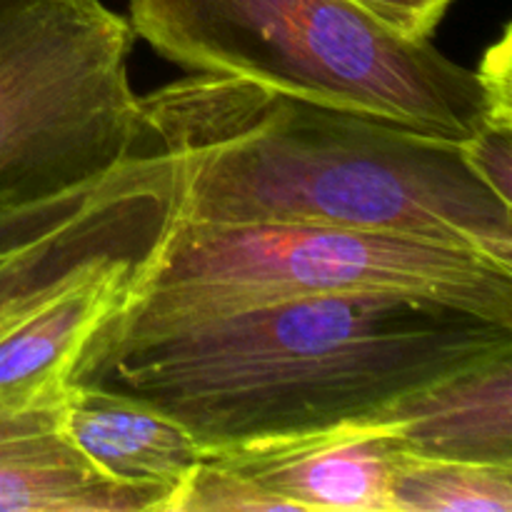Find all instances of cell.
Here are the masks:
<instances>
[{
  "label": "cell",
  "instance_id": "1",
  "mask_svg": "<svg viewBox=\"0 0 512 512\" xmlns=\"http://www.w3.org/2000/svg\"><path fill=\"white\" fill-rule=\"evenodd\" d=\"M512 350L498 320L398 295H323L98 328L70 385L130 395L205 450L378 415L445 375Z\"/></svg>",
  "mask_w": 512,
  "mask_h": 512
},
{
  "label": "cell",
  "instance_id": "2",
  "mask_svg": "<svg viewBox=\"0 0 512 512\" xmlns=\"http://www.w3.org/2000/svg\"><path fill=\"white\" fill-rule=\"evenodd\" d=\"M145 145L183 160L178 223H305L473 250L512 268V205L458 143L233 75L138 95Z\"/></svg>",
  "mask_w": 512,
  "mask_h": 512
},
{
  "label": "cell",
  "instance_id": "3",
  "mask_svg": "<svg viewBox=\"0 0 512 512\" xmlns=\"http://www.w3.org/2000/svg\"><path fill=\"white\" fill-rule=\"evenodd\" d=\"M128 23L185 73L253 80L448 143L488 118L473 68L353 0H128Z\"/></svg>",
  "mask_w": 512,
  "mask_h": 512
},
{
  "label": "cell",
  "instance_id": "4",
  "mask_svg": "<svg viewBox=\"0 0 512 512\" xmlns=\"http://www.w3.org/2000/svg\"><path fill=\"white\" fill-rule=\"evenodd\" d=\"M323 295H398L512 328V268L473 250L338 225L178 220L100 328Z\"/></svg>",
  "mask_w": 512,
  "mask_h": 512
},
{
  "label": "cell",
  "instance_id": "5",
  "mask_svg": "<svg viewBox=\"0 0 512 512\" xmlns=\"http://www.w3.org/2000/svg\"><path fill=\"white\" fill-rule=\"evenodd\" d=\"M135 35L100 0H0V205L45 198L145 148Z\"/></svg>",
  "mask_w": 512,
  "mask_h": 512
},
{
  "label": "cell",
  "instance_id": "6",
  "mask_svg": "<svg viewBox=\"0 0 512 512\" xmlns=\"http://www.w3.org/2000/svg\"><path fill=\"white\" fill-rule=\"evenodd\" d=\"M183 160L140 150L45 198L0 205V333L55 295L153 260L178 215Z\"/></svg>",
  "mask_w": 512,
  "mask_h": 512
},
{
  "label": "cell",
  "instance_id": "7",
  "mask_svg": "<svg viewBox=\"0 0 512 512\" xmlns=\"http://www.w3.org/2000/svg\"><path fill=\"white\" fill-rule=\"evenodd\" d=\"M398 450L395 423L378 413L210 455L278 495L290 510L388 512L390 470Z\"/></svg>",
  "mask_w": 512,
  "mask_h": 512
},
{
  "label": "cell",
  "instance_id": "8",
  "mask_svg": "<svg viewBox=\"0 0 512 512\" xmlns=\"http://www.w3.org/2000/svg\"><path fill=\"white\" fill-rule=\"evenodd\" d=\"M63 400L0 408V512H165L173 490L118 483L75 448Z\"/></svg>",
  "mask_w": 512,
  "mask_h": 512
},
{
  "label": "cell",
  "instance_id": "9",
  "mask_svg": "<svg viewBox=\"0 0 512 512\" xmlns=\"http://www.w3.org/2000/svg\"><path fill=\"white\" fill-rule=\"evenodd\" d=\"M415 455L512 468V350L445 375L385 410Z\"/></svg>",
  "mask_w": 512,
  "mask_h": 512
},
{
  "label": "cell",
  "instance_id": "10",
  "mask_svg": "<svg viewBox=\"0 0 512 512\" xmlns=\"http://www.w3.org/2000/svg\"><path fill=\"white\" fill-rule=\"evenodd\" d=\"M145 265L95 275L8 325L0 333V408L63 400L85 343L123 305Z\"/></svg>",
  "mask_w": 512,
  "mask_h": 512
},
{
  "label": "cell",
  "instance_id": "11",
  "mask_svg": "<svg viewBox=\"0 0 512 512\" xmlns=\"http://www.w3.org/2000/svg\"><path fill=\"white\" fill-rule=\"evenodd\" d=\"M63 430L100 473L128 485L175 490L208 458L205 445L163 410L93 385H70Z\"/></svg>",
  "mask_w": 512,
  "mask_h": 512
},
{
  "label": "cell",
  "instance_id": "12",
  "mask_svg": "<svg viewBox=\"0 0 512 512\" xmlns=\"http://www.w3.org/2000/svg\"><path fill=\"white\" fill-rule=\"evenodd\" d=\"M388 512H512V468L400 448L390 470Z\"/></svg>",
  "mask_w": 512,
  "mask_h": 512
},
{
  "label": "cell",
  "instance_id": "13",
  "mask_svg": "<svg viewBox=\"0 0 512 512\" xmlns=\"http://www.w3.org/2000/svg\"><path fill=\"white\" fill-rule=\"evenodd\" d=\"M290 510L285 500L260 488L255 480L223 460L195 465L170 495L165 512H273Z\"/></svg>",
  "mask_w": 512,
  "mask_h": 512
},
{
  "label": "cell",
  "instance_id": "14",
  "mask_svg": "<svg viewBox=\"0 0 512 512\" xmlns=\"http://www.w3.org/2000/svg\"><path fill=\"white\" fill-rule=\"evenodd\" d=\"M465 160L488 188L512 205V123L485 120L478 133L460 145Z\"/></svg>",
  "mask_w": 512,
  "mask_h": 512
},
{
  "label": "cell",
  "instance_id": "15",
  "mask_svg": "<svg viewBox=\"0 0 512 512\" xmlns=\"http://www.w3.org/2000/svg\"><path fill=\"white\" fill-rule=\"evenodd\" d=\"M408 38H430L453 0H353Z\"/></svg>",
  "mask_w": 512,
  "mask_h": 512
},
{
  "label": "cell",
  "instance_id": "16",
  "mask_svg": "<svg viewBox=\"0 0 512 512\" xmlns=\"http://www.w3.org/2000/svg\"><path fill=\"white\" fill-rule=\"evenodd\" d=\"M475 73H478L485 98H488V118L485 120H510L512 123L510 25L503 30L498 43H493L485 50Z\"/></svg>",
  "mask_w": 512,
  "mask_h": 512
}]
</instances>
